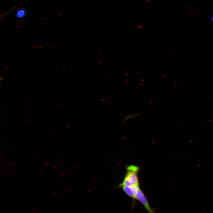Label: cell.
I'll use <instances>...</instances> for the list:
<instances>
[{
    "instance_id": "cell-1",
    "label": "cell",
    "mask_w": 213,
    "mask_h": 213,
    "mask_svg": "<svg viewBox=\"0 0 213 213\" xmlns=\"http://www.w3.org/2000/svg\"><path fill=\"white\" fill-rule=\"evenodd\" d=\"M139 170L138 167L131 165L127 168V171L125 178L120 186H132L138 184L137 173Z\"/></svg>"
},
{
    "instance_id": "cell-2",
    "label": "cell",
    "mask_w": 213,
    "mask_h": 213,
    "mask_svg": "<svg viewBox=\"0 0 213 213\" xmlns=\"http://www.w3.org/2000/svg\"><path fill=\"white\" fill-rule=\"evenodd\" d=\"M134 198L139 200L144 205L145 208L149 212H154L151 209L146 199L143 192L140 189L138 191Z\"/></svg>"
},
{
    "instance_id": "cell-3",
    "label": "cell",
    "mask_w": 213,
    "mask_h": 213,
    "mask_svg": "<svg viewBox=\"0 0 213 213\" xmlns=\"http://www.w3.org/2000/svg\"><path fill=\"white\" fill-rule=\"evenodd\" d=\"M123 190L129 196L134 198L135 195L140 189L139 184L132 186H122Z\"/></svg>"
},
{
    "instance_id": "cell-4",
    "label": "cell",
    "mask_w": 213,
    "mask_h": 213,
    "mask_svg": "<svg viewBox=\"0 0 213 213\" xmlns=\"http://www.w3.org/2000/svg\"><path fill=\"white\" fill-rule=\"evenodd\" d=\"M26 14V10L22 9H21L17 11L16 12V17L18 18H22L25 16Z\"/></svg>"
},
{
    "instance_id": "cell-5",
    "label": "cell",
    "mask_w": 213,
    "mask_h": 213,
    "mask_svg": "<svg viewBox=\"0 0 213 213\" xmlns=\"http://www.w3.org/2000/svg\"><path fill=\"white\" fill-rule=\"evenodd\" d=\"M140 114H133V115H130V116H128L126 117H125L124 119L123 120V121H125L127 120H128V119L132 118V117H135L136 116H138Z\"/></svg>"
},
{
    "instance_id": "cell-6",
    "label": "cell",
    "mask_w": 213,
    "mask_h": 213,
    "mask_svg": "<svg viewBox=\"0 0 213 213\" xmlns=\"http://www.w3.org/2000/svg\"><path fill=\"white\" fill-rule=\"evenodd\" d=\"M46 171V170H44L42 171L41 172V175H43V174H44L45 173V172Z\"/></svg>"
},
{
    "instance_id": "cell-7",
    "label": "cell",
    "mask_w": 213,
    "mask_h": 213,
    "mask_svg": "<svg viewBox=\"0 0 213 213\" xmlns=\"http://www.w3.org/2000/svg\"><path fill=\"white\" fill-rule=\"evenodd\" d=\"M49 163L48 162H46L44 163V164L45 165H47L48 164H49Z\"/></svg>"
},
{
    "instance_id": "cell-8",
    "label": "cell",
    "mask_w": 213,
    "mask_h": 213,
    "mask_svg": "<svg viewBox=\"0 0 213 213\" xmlns=\"http://www.w3.org/2000/svg\"><path fill=\"white\" fill-rule=\"evenodd\" d=\"M56 166V165H53L51 166V168H54Z\"/></svg>"
},
{
    "instance_id": "cell-9",
    "label": "cell",
    "mask_w": 213,
    "mask_h": 213,
    "mask_svg": "<svg viewBox=\"0 0 213 213\" xmlns=\"http://www.w3.org/2000/svg\"><path fill=\"white\" fill-rule=\"evenodd\" d=\"M32 121V120L31 119H28L27 120V122H30Z\"/></svg>"
},
{
    "instance_id": "cell-10",
    "label": "cell",
    "mask_w": 213,
    "mask_h": 213,
    "mask_svg": "<svg viewBox=\"0 0 213 213\" xmlns=\"http://www.w3.org/2000/svg\"><path fill=\"white\" fill-rule=\"evenodd\" d=\"M211 20L213 22V15L211 17Z\"/></svg>"
},
{
    "instance_id": "cell-11",
    "label": "cell",
    "mask_w": 213,
    "mask_h": 213,
    "mask_svg": "<svg viewBox=\"0 0 213 213\" xmlns=\"http://www.w3.org/2000/svg\"><path fill=\"white\" fill-rule=\"evenodd\" d=\"M36 209H37V208H36V207L34 208H33L32 209V210H33V211H34Z\"/></svg>"
},
{
    "instance_id": "cell-12",
    "label": "cell",
    "mask_w": 213,
    "mask_h": 213,
    "mask_svg": "<svg viewBox=\"0 0 213 213\" xmlns=\"http://www.w3.org/2000/svg\"><path fill=\"white\" fill-rule=\"evenodd\" d=\"M41 158V156H38V157L37 158V159H40Z\"/></svg>"
},
{
    "instance_id": "cell-13",
    "label": "cell",
    "mask_w": 213,
    "mask_h": 213,
    "mask_svg": "<svg viewBox=\"0 0 213 213\" xmlns=\"http://www.w3.org/2000/svg\"><path fill=\"white\" fill-rule=\"evenodd\" d=\"M57 193V192H54V193H53V195H54L56 194Z\"/></svg>"
},
{
    "instance_id": "cell-14",
    "label": "cell",
    "mask_w": 213,
    "mask_h": 213,
    "mask_svg": "<svg viewBox=\"0 0 213 213\" xmlns=\"http://www.w3.org/2000/svg\"><path fill=\"white\" fill-rule=\"evenodd\" d=\"M53 135V134H50L48 136L49 137H51Z\"/></svg>"
},
{
    "instance_id": "cell-15",
    "label": "cell",
    "mask_w": 213,
    "mask_h": 213,
    "mask_svg": "<svg viewBox=\"0 0 213 213\" xmlns=\"http://www.w3.org/2000/svg\"><path fill=\"white\" fill-rule=\"evenodd\" d=\"M17 171V170H13L12 171V172H16Z\"/></svg>"
},
{
    "instance_id": "cell-16",
    "label": "cell",
    "mask_w": 213,
    "mask_h": 213,
    "mask_svg": "<svg viewBox=\"0 0 213 213\" xmlns=\"http://www.w3.org/2000/svg\"><path fill=\"white\" fill-rule=\"evenodd\" d=\"M31 99V98L29 97V98H28L27 99L28 100H30V99Z\"/></svg>"
},
{
    "instance_id": "cell-17",
    "label": "cell",
    "mask_w": 213,
    "mask_h": 213,
    "mask_svg": "<svg viewBox=\"0 0 213 213\" xmlns=\"http://www.w3.org/2000/svg\"><path fill=\"white\" fill-rule=\"evenodd\" d=\"M49 144H46V145H45V146H46V147H47V146H49Z\"/></svg>"
},
{
    "instance_id": "cell-18",
    "label": "cell",
    "mask_w": 213,
    "mask_h": 213,
    "mask_svg": "<svg viewBox=\"0 0 213 213\" xmlns=\"http://www.w3.org/2000/svg\"><path fill=\"white\" fill-rule=\"evenodd\" d=\"M43 168V167H40V168H39V170H41V169H42Z\"/></svg>"
},
{
    "instance_id": "cell-19",
    "label": "cell",
    "mask_w": 213,
    "mask_h": 213,
    "mask_svg": "<svg viewBox=\"0 0 213 213\" xmlns=\"http://www.w3.org/2000/svg\"><path fill=\"white\" fill-rule=\"evenodd\" d=\"M58 182L57 181H56L54 182V183L55 184H57V183Z\"/></svg>"
},
{
    "instance_id": "cell-20",
    "label": "cell",
    "mask_w": 213,
    "mask_h": 213,
    "mask_svg": "<svg viewBox=\"0 0 213 213\" xmlns=\"http://www.w3.org/2000/svg\"><path fill=\"white\" fill-rule=\"evenodd\" d=\"M13 165L12 164H11L9 165H10V166H13Z\"/></svg>"
},
{
    "instance_id": "cell-21",
    "label": "cell",
    "mask_w": 213,
    "mask_h": 213,
    "mask_svg": "<svg viewBox=\"0 0 213 213\" xmlns=\"http://www.w3.org/2000/svg\"><path fill=\"white\" fill-rule=\"evenodd\" d=\"M7 106L5 105V106H4L3 107L4 108L5 107H6Z\"/></svg>"
},
{
    "instance_id": "cell-22",
    "label": "cell",
    "mask_w": 213,
    "mask_h": 213,
    "mask_svg": "<svg viewBox=\"0 0 213 213\" xmlns=\"http://www.w3.org/2000/svg\"><path fill=\"white\" fill-rule=\"evenodd\" d=\"M6 146H4V147H6Z\"/></svg>"
}]
</instances>
